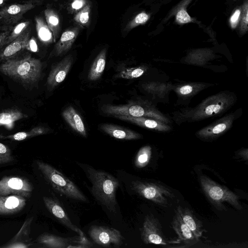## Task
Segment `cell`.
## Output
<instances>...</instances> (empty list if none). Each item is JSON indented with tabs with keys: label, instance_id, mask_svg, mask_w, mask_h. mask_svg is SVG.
Masks as SVG:
<instances>
[{
	"label": "cell",
	"instance_id": "cell-1",
	"mask_svg": "<svg viewBox=\"0 0 248 248\" xmlns=\"http://www.w3.org/2000/svg\"><path fill=\"white\" fill-rule=\"evenodd\" d=\"M237 100L234 93L223 91L206 98L194 108H184L173 112L172 118L180 125L220 116L230 109Z\"/></svg>",
	"mask_w": 248,
	"mask_h": 248
},
{
	"label": "cell",
	"instance_id": "cell-2",
	"mask_svg": "<svg viewBox=\"0 0 248 248\" xmlns=\"http://www.w3.org/2000/svg\"><path fill=\"white\" fill-rule=\"evenodd\" d=\"M42 70L41 61L25 54L14 57L0 65V72L27 89H31L39 81Z\"/></svg>",
	"mask_w": 248,
	"mask_h": 248
},
{
	"label": "cell",
	"instance_id": "cell-3",
	"mask_svg": "<svg viewBox=\"0 0 248 248\" xmlns=\"http://www.w3.org/2000/svg\"><path fill=\"white\" fill-rule=\"evenodd\" d=\"M84 171L92 184L93 195L108 210L116 211V192L120 186L119 181L111 174L96 170L89 166H84Z\"/></svg>",
	"mask_w": 248,
	"mask_h": 248
},
{
	"label": "cell",
	"instance_id": "cell-4",
	"mask_svg": "<svg viewBox=\"0 0 248 248\" xmlns=\"http://www.w3.org/2000/svg\"><path fill=\"white\" fill-rule=\"evenodd\" d=\"M101 109L107 115L144 117L155 119L168 124L171 123L170 118L159 111L152 102L146 99H138L125 105H105Z\"/></svg>",
	"mask_w": 248,
	"mask_h": 248
},
{
	"label": "cell",
	"instance_id": "cell-5",
	"mask_svg": "<svg viewBox=\"0 0 248 248\" xmlns=\"http://www.w3.org/2000/svg\"><path fill=\"white\" fill-rule=\"evenodd\" d=\"M36 164L46 180L57 192L71 199L88 202L78 187L54 167L39 160L36 161Z\"/></svg>",
	"mask_w": 248,
	"mask_h": 248
},
{
	"label": "cell",
	"instance_id": "cell-6",
	"mask_svg": "<svg viewBox=\"0 0 248 248\" xmlns=\"http://www.w3.org/2000/svg\"><path fill=\"white\" fill-rule=\"evenodd\" d=\"M199 181L205 195L217 210L226 211L224 202L238 210L242 209L238 196L228 188L217 184L206 175H201Z\"/></svg>",
	"mask_w": 248,
	"mask_h": 248
},
{
	"label": "cell",
	"instance_id": "cell-7",
	"mask_svg": "<svg viewBox=\"0 0 248 248\" xmlns=\"http://www.w3.org/2000/svg\"><path fill=\"white\" fill-rule=\"evenodd\" d=\"M131 187L140 196L161 206H167L169 200L175 198L171 190L158 183L136 180L132 182Z\"/></svg>",
	"mask_w": 248,
	"mask_h": 248
},
{
	"label": "cell",
	"instance_id": "cell-8",
	"mask_svg": "<svg viewBox=\"0 0 248 248\" xmlns=\"http://www.w3.org/2000/svg\"><path fill=\"white\" fill-rule=\"evenodd\" d=\"M41 3L40 0H29L7 5L0 10V30L11 29L29 11Z\"/></svg>",
	"mask_w": 248,
	"mask_h": 248
},
{
	"label": "cell",
	"instance_id": "cell-9",
	"mask_svg": "<svg viewBox=\"0 0 248 248\" xmlns=\"http://www.w3.org/2000/svg\"><path fill=\"white\" fill-rule=\"evenodd\" d=\"M242 112L240 108L231 112L200 129L196 132L195 135L202 140L213 141L229 131L234 121L241 115Z\"/></svg>",
	"mask_w": 248,
	"mask_h": 248
},
{
	"label": "cell",
	"instance_id": "cell-10",
	"mask_svg": "<svg viewBox=\"0 0 248 248\" xmlns=\"http://www.w3.org/2000/svg\"><path fill=\"white\" fill-rule=\"evenodd\" d=\"M35 242L41 247L48 248H90L92 244L85 236H75L63 237L54 234L44 233L40 235Z\"/></svg>",
	"mask_w": 248,
	"mask_h": 248
},
{
	"label": "cell",
	"instance_id": "cell-11",
	"mask_svg": "<svg viewBox=\"0 0 248 248\" xmlns=\"http://www.w3.org/2000/svg\"><path fill=\"white\" fill-rule=\"evenodd\" d=\"M88 233L94 243L103 247L119 248L124 240L118 230L102 226H92Z\"/></svg>",
	"mask_w": 248,
	"mask_h": 248
},
{
	"label": "cell",
	"instance_id": "cell-12",
	"mask_svg": "<svg viewBox=\"0 0 248 248\" xmlns=\"http://www.w3.org/2000/svg\"><path fill=\"white\" fill-rule=\"evenodd\" d=\"M32 191V185L24 177L5 176L0 180V196L17 195L29 198Z\"/></svg>",
	"mask_w": 248,
	"mask_h": 248
},
{
	"label": "cell",
	"instance_id": "cell-13",
	"mask_svg": "<svg viewBox=\"0 0 248 248\" xmlns=\"http://www.w3.org/2000/svg\"><path fill=\"white\" fill-rule=\"evenodd\" d=\"M140 235L142 241L146 244L162 246L168 244L162 232L161 224L152 214L145 217L140 229Z\"/></svg>",
	"mask_w": 248,
	"mask_h": 248
},
{
	"label": "cell",
	"instance_id": "cell-14",
	"mask_svg": "<svg viewBox=\"0 0 248 248\" xmlns=\"http://www.w3.org/2000/svg\"><path fill=\"white\" fill-rule=\"evenodd\" d=\"M43 200L47 209L59 222L68 229L77 232L79 236H85L81 230L72 222L58 201L51 197L46 196L43 197Z\"/></svg>",
	"mask_w": 248,
	"mask_h": 248
},
{
	"label": "cell",
	"instance_id": "cell-15",
	"mask_svg": "<svg viewBox=\"0 0 248 248\" xmlns=\"http://www.w3.org/2000/svg\"><path fill=\"white\" fill-rule=\"evenodd\" d=\"M73 62V56L69 54L52 68L46 80L48 88L53 89L65 79Z\"/></svg>",
	"mask_w": 248,
	"mask_h": 248
},
{
	"label": "cell",
	"instance_id": "cell-16",
	"mask_svg": "<svg viewBox=\"0 0 248 248\" xmlns=\"http://www.w3.org/2000/svg\"><path fill=\"white\" fill-rule=\"evenodd\" d=\"M33 217H28L24 221L18 232L0 248H28L31 247L32 242L30 237Z\"/></svg>",
	"mask_w": 248,
	"mask_h": 248
},
{
	"label": "cell",
	"instance_id": "cell-17",
	"mask_svg": "<svg viewBox=\"0 0 248 248\" xmlns=\"http://www.w3.org/2000/svg\"><path fill=\"white\" fill-rule=\"evenodd\" d=\"M30 35L31 29L28 28L19 36L7 44L0 51V61H4L15 57L26 49Z\"/></svg>",
	"mask_w": 248,
	"mask_h": 248
},
{
	"label": "cell",
	"instance_id": "cell-18",
	"mask_svg": "<svg viewBox=\"0 0 248 248\" xmlns=\"http://www.w3.org/2000/svg\"><path fill=\"white\" fill-rule=\"evenodd\" d=\"M115 118L127 121L142 127L160 132H167L171 130L168 124L159 120L144 117H133L128 115H114Z\"/></svg>",
	"mask_w": 248,
	"mask_h": 248
},
{
	"label": "cell",
	"instance_id": "cell-19",
	"mask_svg": "<svg viewBox=\"0 0 248 248\" xmlns=\"http://www.w3.org/2000/svg\"><path fill=\"white\" fill-rule=\"evenodd\" d=\"M79 30L78 27H75L65 31L56 44L49 57L62 56L68 52L75 41Z\"/></svg>",
	"mask_w": 248,
	"mask_h": 248
},
{
	"label": "cell",
	"instance_id": "cell-20",
	"mask_svg": "<svg viewBox=\"0 0 248 248\" xmlns=\"http://www.w3.org/2000/svg\"><path fill=\"white\" fill-rule=\"evenodd\" d=\"M213 85L210 83L185 82L174 85L172 90L180 99L186 100L191 99L202 91Z\"/></svg>",
	"mask_w": 248,
	"mask_h": 248
},
{
	"label": "cell",
	"instance_id": "cell-21",
	"mask_svg": "<svg viewBox=\"0 0 248 248\" xmlns=\"http://www.w3.org/2000/svg\"><path fill=\"white\" fill-rule=\"evenodd\" d=\"M172 226L177 234L179 240L181 241L186 246H191L199 241V238L184 222L176 210L172 221Z\"/></svg>",
	"mask_w": 248,
	"mask_h": 248
},
{
	"label": "cell",
	"instance_id": "cell-22",
	"mask_svg": "<svg viewBox=\"0 0 248 248\" xmlns=\"http://www.w3.org/2000/svg\"><path fill=\"white\" fill-rule=\"evenodd\" d=\"M26 198L17 195L0 196V215H10L22 210L26 205Z\"/></svg>",
	"mask_w": 248,
	"mask_h": 248
},
{
	"label": "cell",
	"instance_id": "cell-23",
	"mask_svg": "<svg viewBox=\"0 0 248 248\" xmlns=\"http://www.w3.org/2000/svg\"><path fill=\"white\" fill-rule=\"evenodd\" d=\"M176 210L179 214L184 222L197 238L202 236L203 232L205 231L203 229L202 223L198 219L191 210L180 205L177 207Z\"/></svg>",
	"mask_w": 248,
	"mask_h": 248
},
{
	"label": "cell",
	"instance_id": "cell-24",
	"mask_svg": "<svg viewBox=\"0 0 248 248\" xmlns=\"http://www.w3.org/2000/svg\"><path fill=\"white\" fill-rule=\"evenodd\" d=\"M100 128L108 135L117 139L133 140L142 138V136L140 133L117 125L104 124L100 126Z\"/></svg>",
	"mask_w": 248,
	"mask_h": 248
},
{
	"label": "cell",
	"instance_id": "cell-25",
	"mask_svg": "<svg viewBox=\"0 0 248 248\" xmlns=\"http://www.w3.org/2000/svg\"><path fill=\"white\" fill-rule=\"evenodd\" d=\"M62 116L66 123L77 133L86 137L85 125L80 116L71 106L66 108L62 112Z\"/></svg>",
	"mask_w": 248,
	"mask_h": 248
},
{
	"label": "cell",
	"instance_id": "cell-26",
	"mask_svg": "<svg viewBox=\"0 0 248 248\" xmlns=\"http://www.w3.org/2000/svg\"><path fill=\"white\" fill-rule=\"evenodd\" d=\"M173 86L171 83L150 82L143 84L142 88L147 93L162 99L167 98L170 91L173 90Z\"/></svg>",
	"mask_w": 248,
	"mask_h": 248
},
{
	"label": "cell",
	"instance_id": "cell-27",
	"mask_svg": "<svg viewBox=\"0 0 248 248\" xmlns=\"http://www.w3.org/2000/svg\"><path fill=\"white\" fill-rule=\"evenodd\" d=\"M27 117V114L16 108L4 110L0 112V126H4L8 130H11L16 121Z\"/></svg>",
	"mask_w": 248,
	"mask_h": 248
},
{
	"label": "cell",
	"instance_id": "cell-28",
	"mask_svg": "<svg viewBox=\"0 0 248 248\" xmlns=\"http://www.w3.org/2000/svg\"><path fill=\"white\" fill-rule=\"evenodd\" d=\"M106 54L107 50L104 48L94 60L88 75V79L89 80L95 81L101 77L106 66Z\"/></svg>",
	"mask_w": 248,
	"mask_h": 248
},
{
	"label": "cell",
	"instance_id": "cell-29",
	"mask_svg": "<svg viewBox=\"0 0 248 248\" xmlns=\"http://www.w3.org/2000/svg\"><path fill=\"white\" fill-rule=\"evenodd\" d=\"M35 21L37 36L40 41L46 45L54 42L52 33L43 18L36 16Z\"/></svg>",
	"mask_w": 248,
	"mask_h": 248
},
{
	"label": "cell",
	"instance_id": "cell-30",
	"mask_svg": "<svg viewBox=\"0 0 248 248\" xmlns=\"http://www.w3.org/2000/svg\"><path fill=\"white\" fill-rule=\"evenodd\" d=\"M44 14L46 24L52 33L54 42H55L60 31L59 16L55 11L51 8H46Z\"/></svg>",
	"mask_w": 248,
	"mask_h": 248
},
{
	"label": "cell",
	"instance_id": "cell-31",
	"mask_svg": "<svg viewBox=\"0 0 248 248\" xmlns=\"http://www.w3.org/2000/svg\"><path fill=\"white\" fill-rule=\"evenodd\" d=\"M47 128L41 126L33 127L29 131H22L6 136H2L3 139H8L16 141H21L27 139L43 135L48 132Z\"/></svg>",
	"mask_w": 248,
	"mask_h": 248
},
{
	"label": "cell",
	"instance_id": "cell-32",
	"mask_svg": "<svg viewBox=\"0 0 248 248\" xmlns=\"http://www.w3.org/2000/svg\"><path fill=\"white\" fill-rule=\"evenodd\" d=\"M152 148L149 145L141 147L138 151L135 160V165L138 168L145 167L151 157Z\"/></svg>",
	"mask_w": 248,
	"mask_h": 248
},
{
	"label": "cell",
	"instance_id": "cell-33",
	"mask_svg": "<svg viewBox=\"0 0 248 248\" xmlns=\"http://www.w3.org/2000/svg\"><path fill=\"white\" fill-rule=\"evenodd\" d=\"M145 65H140L129 68L121 71L116 76V78L125 79H134L142 76L147 70Z\"/></svg>",
	"mask_w": 248,
	"mask_h": 248
},
{
	"label": "cell",
	"instance_id": "cell-34",
	"mask_svg": "<svg viewBox=\"0 0 248 248\" xmlns=\"http://www.w3.org/2000/svg\"><path fill=\"white\" fill-rule=\"evenodd\" d=\"M30 24L29 21H25L18 23L15 25L5 41L4 46L7 45L22 34L29 28Z\"/></svg>",
	"mask_w": 248,
	"mask_h": 248
},
{
	"label": "cell",
	"instance_id": "cell-35",
	"mask_svg": "<svg viewBox=\"0 0 248 248\" xmlns=\"http://www.w3.org/2000/svg\"><path fill=\"white\" fill-rule=\"evenodd\" d=\"M91 14V6L86 4L75 15L74 19L82 26H87L89 22Z\"/></svg>",
	"mask_w": 248,
	"mask_h": 248
},
{
	"label": "cell",
	"instance_id": "cell-36",
	"mask_svg": "<svg viewBox=\"0 0 248 248\" xmlns=\"http://www.w3.org/2000/svg\"><path fill=\"white\" fill-rule=\"evenodd\" d=\"M150 16L145 12H142L137 15L125 26L124 30L128 31L136 27L145 24L149 19Z\"/></svg>",
	"mask_w": 248,
	"mask_h": 248
},
{
	"label": "cell",
	"instance_id": "cell-37",
	"mask_svg": "<svg viewBox=\"0 0 248 248\" xmlns=\"http://www.w3.org/2000/svg\"><path fill=\"white\" fill-rule=\"evenodd\" d=\"M240 33L245 34L248 29V1L246 0L242 8L240 17Z\"/></svg>",
	"mask_w": 248,
	"mask_h": 248
},
{
	"label": "cell",
	"instance_id": "cell-38",
	"mask_svg": "<svg viewBox=\"0 0 248 248\" xmlns=\"http://www.w3.org/2000/svg\"><path fill=\"white\" fill-rule=\"evenodd\" d=\"M14 160L8 146L0 142V164L9 163Z\"/></svg>",
	"mask_w": 248,
	"mask_h": 248
},
{
	"label": "cell",
	"instance_id": "cell-39",
	"mask_svg": "<svg viewBox=\"0 0 248 248\" xmlns=\"http://www.w3.org/2000/svg\"><path fill=\"white\" fill-rule=\"evenodd\" d=\"M176 22L180 24L188 23L193 21V19L189 15L186 10V7H179L175 15Z\"/></svg>",
	"mask_w": 248,
	"mask_h": 248
},
{
	"label": "cell",
	"instance_id": "cell-40",
	"mask_svg": "<svg viewBox=\"0 0 248 248\" xmlns=\"http://www.w3.org/2000/svg\"><path fill=\"white\" fill-rule=\"evenodd\" d=\"M241 11V8H237L231 15L229 19V23L232 29H234L237 27L240 20Z\"/></svg>",
	"mask_w": 248,
	"mask_h": 248
},
{
	"label": "cell",
	"instance_id": "cell-41",
	"mask_svg": "<svg viewBox=\"0 0 248 248\" xmlns=\"http://www.w3.org/2000/svg\"><path fill=\"white\" fill-rule=\"evenodd\" d=\"M26 49L33 52L38 51V46L35 39L34 37L30 38Z\"/></svg>",
	"mask_w": 248,
	"mask_h": 248
},
{
	"label": "cell",
	"instance_id": "cell-42",
	"mask_svg": "<svg viewBox=\"0 0 248 248\" xmlns=\"http://www.w3.org/2000/svg\"><path fill=\"white\" fill-rule=\"evenodd\" d=\"M86 5L85 0H75L71 4V7L75 11L80 10Z\"/></svg>",
	"mask_w": 248,
	"mask_h": 248
},
{
	"label": "cell",
	"instance_id": "cell-43",
	"mask_svg": "<svg viewBox=\"0 0 248 248\" xmlns=\"http://www.w3.org/2000/svg\"><path fill=\"white\" fill-rule=\"evenodd\" d=\"M12 29L3 31L0 33V48L4 46L5 41L10 33Z\"/></svg>",
	"mask_w": 248,
	"mask_h": 248
},
{
	"label": "cell",
	"instance_id": "cell-44",
	"mask_svg": "<svg viewBox=\"0 0 248 248\" xmlns=\"http://www.w3.org/2000/svg\"><path fill=\"white\" fill-rule=\"evenodd\" d=\"M248 150L247 148L243 149L239 151H238L237 153V155L239 156L241 158H243L244 160H248Z\"/></svg>",
	"mask_w": 248,
	"mask_h": 248
},
{
	"label": "cell",
	"instance_id": "cell-45",
	"mask_svg": "<svg viewBox=\"0 0 248 248\" xmlns=\"http://www.w3.org/2000/svg\"><path fill=\"white\" fill-rule=\"evenodd\" d=\"M7 0H0V8L1 7Z\"/></svg>",
	"mask_w": 248,
	"mask_h": 248
}]
</instances>
